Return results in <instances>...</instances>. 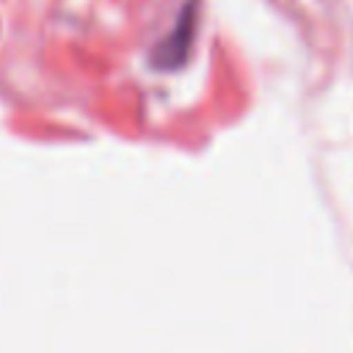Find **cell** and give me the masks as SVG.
Returning <instances> with one entry per match:
<instances>
[{
    "label": "cell",
    "instance_id": "1",
    "mask_svg": "<svg viewBox=\"0 0 353 353\" xmlns=\"http://www.w3.org/2000/svg\"><path fill=\"white\" fill-rule=\"evenodd\" d=\"M196 11H199V6L190 0V3L182 8V14H179V19H176V25H174V30L165 33V36L157 41V47L152 50V63H154V69H176V66L188 58L190 41H193V33H196Z\"/></svg>",
    "mask_w": 353,
    "mask_h": 353
}]
</instances>
